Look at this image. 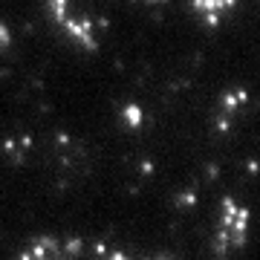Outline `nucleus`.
<instances>
[{
  "label": "nucleus",
  "mask_w": 260,
  "mask_h": 260,
  "mask_svg": "<svg viewBox=\"0 0 260 260\" xmlns=\"http://www.w3.org/2000/svg\"><path fill=\"white\" fill-rule=\"evenodd\" d=\"M156 260H168V257H156Z\"/></svg>",
  "instance_id": "7"
},
{
  "label": "nucleus",
  "mask_w": 260,
  "mask_h": 260,
  "mask_svg": "<svg viewBox=\"0 0 260 260\" xmlns=\"http://www.w3.org/2000/svg\"><path fill=\"white\" fill-rule=\"evenodd\" d=\"M104 260H130L124 251H104Z\"/></svg>",
  "instance_id": "6"
},
{
  "label": "nucleus",
  "mask_w": 260,
  "mask_h": 260,
  "mask_svg": "<svg viewBox=\"0 0 260 260\" xmlns=\"http://www.w3.org/2000/svg\"><path fill=\"white\" fill-rule=\"evenodd\" d=\"M234 6H237V0H191L194 15L203 20V23H208V26L223 23V20L232 15Z\"/></svg>",
  "instance_id": "3"
},
{
  "label": "nucleus",
  "mask_w": 260,
  "mask_h": 260,
  "mask_svg": "<svg viewBox=\"0 0 260 260\" xmlns=\"http://www.w3.org/2000/svg\"><path fill=\"white\" fill-rule=\"evenodd\" d=\"M9 44H12V32L6 23H0V47H9Z\"/></svg>",
  "instance_id": "5"
},
{
  "label": "nucleus",
  "mask_w": 260,
  "mask_h": 260,
  "mask_svg": "<svg viewBox=\"0 0 260 260\" xmlns=\"http://www.w3.org/2000/svg\"><path fill=\"white\" fill-rule=\"evenodd\" d=\"M18 260H67V251H64V243L55 240V237H35L20 251Z\"/></svg>",
  "instance_id": "4"
},
{
  "label": "nucleus",
  "mask_w": 260,
  "mask_h": 260,
  "mask_svg": "<svg viewBox=\"0 0 260 260\" xmlns=\"http://www.w3.org/2000/svg\"><path fill=\"white\" fill-rule=\"evenodd\" d=\"M49 12H52L55 23L73 38L78 47L95 49V29H93V23H90L87 18H81V15H75L73 6H70V0H49Z\"/></svg>",
  "instance_id": "2"
},
{
  "label": "nucleus",
  "mask_w": 260,
  "mask_h": 260,
  "mask_svg": "<svg viewBox=\"0 0 260 260\" xmlns=\"http://www.w3.org/2000/svg\"><path fill=\"white\" fill-rule=\"evenodd\" d=\"M249 225H251V211L237 200H225L220 208L217 220V234H214V249L220 254H232L249 243Z\"/></svg>",
  "instance_id": "1"
}]
</instances>
